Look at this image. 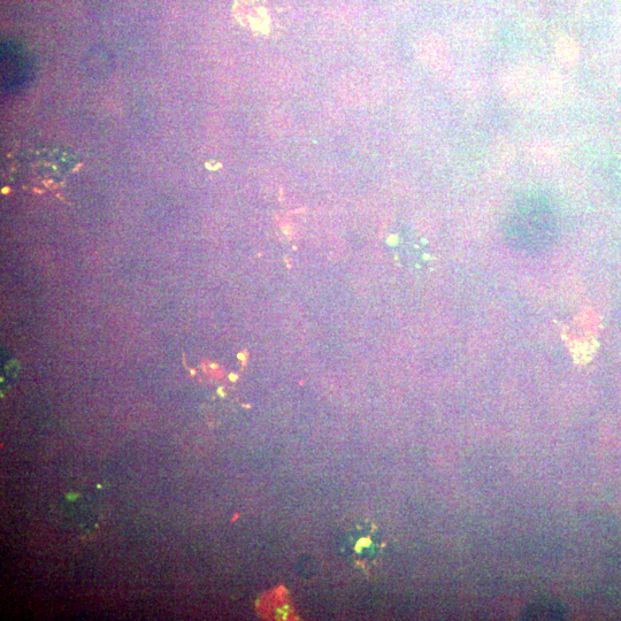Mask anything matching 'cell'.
I'll return each mask as SVG.
<instances>
[{
	"mask_svg": "<svg viewBox=\"0 0 621 621\" xmlns=\"http://www.w3.org/2000/svg\"><path fill=\"white\" fill-rule=\"evenodd\" d=\"M554 214L547 202L540 198H529L521 203L511 219V230L516 236L525 237L529 242L541 236H550L554 228Z\"/></svg>",
	"mask_w": 621,
	"mask_h": 621,
	"instance_id": "obj_1",
	"label": "cell"
}]
</instances>
